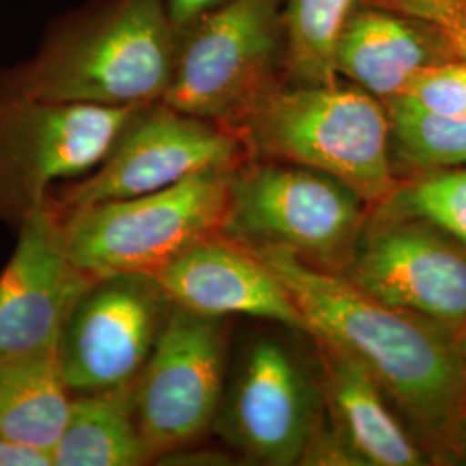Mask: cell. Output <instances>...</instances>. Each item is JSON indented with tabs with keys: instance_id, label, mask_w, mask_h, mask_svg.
<instances>
[{
	"instance_id": "9a60e30c",
	"label": "cell",
	"mask_w": 466,
	"mask_h": 466,
	"mask_svg": "<svg viewBox=\"0 0 466 466\" xmlns=\"http://www.w3.org/2000/svg\"><path fill=\"white\" fill-rule=\"evenodd\" d=\"M448 59L450 52L431 28L368 4L350 11L333 52L337 76L382 102L400 96L421 69Z\"/></svg>"
},
{
	"instance_id": "e0dca14e",
	"label": "cell",
	"mask_w": 466,
	"mask_h": 466,
	"mask_svg": "<svg viewBox=\"0 0 466 466\" xmlns=\"http://www.w3.org/2000/svg\"><path fill=\"white\" fill-rule=\"evenodd\" d=\"M73 392L57 344L0 358V435L54 450L66 425Z\"/></svg>"
},
{
	"instance_id": "d4e9b609",
	"label": "cell",
	"mask_w": 466,
	"mask_h": 466,
	"mask_svg": "<svg viewBox=\"0 0 466 466\" xmlns=\"http://www.w3.org/2000/svg\"><path fill=\"white\" fill-rule=\"evenodd\" d=\"M161 465H228L230 456L218 451H187L185 448L167 451L156 458Z\"/></svg>"
},
{
	"instance_id": "5b68a950",
	"label": "cell",
	"mask_w": 466,
	"mask_h": 466,
	"mask_svg": "<svg viewBox=\"0 0 466 466\" xmlns=\"http://www.w3.org/2000/svg\"><path fill=\"white\" fill-rule=\"evenodd\" d=\"M237 167H209L137 198L57 211L69 258L94 279L154 275L200 238L221 232Z\"/></svg>"
},
{
	"instance_id": "ac0fdd59",
	"label": "cell",
	"mask_w": 466,
	"mask_h": 466,
	"mask_svg": "<svg viewBox=\"0 0 466 466\" xmlns=\"http://www.w3.org/2000/svg\"><path fill=\"white\" fill-rule=\"evenodd\" d=\"M54 466H138L152 460L135 411V380L75 394Z\"/></svg>"
},
{
	"instance_id": "484cf974",
	"label": "cell",
	"mask_w": 466,
	"mask_h": 466,
	"mask_svg": "<svg viewBox=\"0 0 466 466\" xmlns=\"http://www.w3.org/2000/svg\"><path fill=\"white\" fill-rule=\"evenodd\" d=\"M225 2L228 0H167V5L177 30H180L194 19L202 16L204 13L215 9Z\"/></svg>"
},
{
	"instance_id": "2e32d148",
	"label": "cell",
	"mask_w": 466,
	"mask_h": 466,
	"mask_svg": "<svg viewBox=\"0 0 466 466\" xmlns=\"http://www.w3.org/2000/svg\"><path fill=\"white\" fill-rule=\"evenodd\" d=\"M340 441L358 465L418 466L425 458L383 400L382 387L346 350L318 342Z\"/></svg>"
},
{
	"instance_id": "7c38bea8",
	"label": "cell",
	"mask_w": 466,
	"mask_h": 466,
	"mask_svg": "<svg viewBox=\"0 0 466 466\" xmlns=\"http://www.w3.org/2000/svg\"><path fill=\"white\" fill-rule=\"evenodd\" d=\"M356 242L346 279L368 296L466 329V244L415 218L380 223Z\"/></svg>"
},
{
	"instance_id": "603a6c76",
	"label": "cell",
	"mask_w": 466,
	"mask_h": 466,
	"mask_svg": "<svg viewBox=\"0 0 466 466\" xmlns=\"http://www.w3.org/2000/svg\"><path fill=\"white\" fill-rule=\"evenodd\" d=\"M431 28L452 59L466 61V0H361Z\"/></svg>"
},
{
	"instance_id": "4fadbf2b",
	"label": "cell",
	"mask_w": 466,
	"mask_h": 466,
	"mask_svg": "<svg viewBox=\"0 0 466 466\" xmlns=\"http://www.w3.org/2000/svg\"><path fill=\"white\" fill-rule=\"evenodd\" d=\"M92 282L69 258L49 198L19 221L16 248L0 273V358L57 344L75 302Z\"/></svg>"
},
{
	"instance_id": "7402d4cb",
	"label": "cell",
	"mask_w": 466,
	"mask_h": 466,
	"mask_svg": "<svg viewBox=\"0 0 466 466\" xmlns=\"http://www.w3.org/2000/svg\"><path fill=\"white\" fill-rule=\"evenodd\" d=\"M383 104L444 116L466 115V61L448 59L421 69L400 96Z\"/></svg>"
},
{
	"instance_id": "cb8c5ba5",
	"label": "cell",
	"mask_w": 466,
	"mask_h": 466,
	"mask_svg": "<svg viewBox=\"0 0 466 466\" xmlns=\"http://www.w3.org/2000/svg\"><path fill=\"white\" fill-rule=\"evenodd\" d=\"M0 466H54L50 451L0 435Z\"/></svg>"
},
{
	"instance_id": "ffe728a7",
	"label": "cell",
	"mask_w": 466,
	"mask_h": 466,
	"mask_svg": "<svg viewBox=\"0 0 466 466\" xmlns=\"http://www.w3.org/2000/svg\"><path fill=\"white\" fill-rule=\"evenodd\" d=\"M390 146L400 159L421 169L466 167V115L444 116L385 106Z\"/></svg>"
},
{
	"instance_id": "ba28073f",
	"label": "cell",
	"mask_w": 466,
	"mask_h": 466,
	"mask_svg": "<svg viewBox=\"0 0 466 466\" xmlns=\"http://www.w3.org/2000/svg\"><path fill=\"white\" fill-rule=\"evenodd\" d=\"M246 159V146L230 127L157 100L138 106L99 165L50 202L59 213H69L150 194L204 169L237 167Z\"/></svg>"
},
{
	"instance_id": "3957f363",
	"label": "cell",
	"mask_w": 466,
	"mask_h": 466,
	"mask_svg": "<svg viewBox=\"0 0 466 466\" xmlns=\"http://www.w3.org/2000/svg\"><path fill=\"white\" fill-rule=\"evenodd\" d=\"M232 130L249 157L327 173L361 200H382L394 190L387 107L356 85L283 82Z\"/></svg>"
},
{
	"instance_id": "30bf717a",
	"label": "cell",
	"mask_w": 466,
	"mask_h": 466,
	"mask_svg": "<svg viewBox=\"0 0 466 466\" xmlns=\"http://www.w3.org/2000/svg\"><path fill=\"white\" fill-rule=\"evenodd\" d=\"M171 309L173 302L152 275L115 273L94 279L75 302L57 342L73 396L135 380Z\"/></svg>"
},
{
	"instance_id": "5bb4252c",
	"label": "cell",
	"mask_w": 466,
	"mask_h": 466,
	"mask_svg": "<svg viewBox=\"0 0 466 466\" xmlns=\"http://www.w3.org/2000/svg\"><path fill=\"white\" fill-rule=\"evenodd\" d=\"M175 306L206 317L248 315L306 330L269 268L246 246L215 233L152 275Z\"/></svg>"
},
{
	"instance_id": "4316f807",
	"label": "cell",
	"mask_w": 466,
	"mask_h": 466,
	"mask_svg": "<svg viewBox=\"0 0 466 466\" xmlns=\"http://www.w3.org/2000/svg\"><path fill=\"white\" fill-rule=\"evenodd\" d=\"M461 348H463V352H465V358H466V340L461 344Z\"/></svg>"
},
{
	"instance_id": "52a82bcc",
	"label": "cell",
	"mask_w": 466,
	"mask_h": 466,
	"mask_svg": "<svg viewBox=\"0 0 466 466\" xmlns=\"http://www.w3.org/2000/svg\"><path fill=\"white\" fill-rule=\"evenodd\" d=\"M137 107L0 94V219L19 225L56 182L88 175Z\"/></svg>"
},
{
	"instance_id": "7a4b0ae2",
	"label": "cell",
	"mask_w": 466,
	"mask_h": 466,
	"mask_svg": "<svg viewBox=\"0 0 466 466\" xmlns=\"http://www.w3.org/2000/svg\"><path fill=\"white\" fill-rule=\"evenodd\" d=\"M178 30L167 0H92L50 25L34 56L0 71V94L135 107L163 100Z\"/></svg>"
},
{
	"instance_id": "d6986e66",
	"label": "cell",
	"mask_w": 466,
	"mask_h": 466,
	"mask_svg": "<svg viewBox=\"0 0 466 466\" xmlns=\"http://www.w3.org/2000/svg\"><path fill=\"white\" fill-rule=\"evenodd\" d=\"M361 0H287L285 82L294 85L337 82L333 52L339 32Z\"/></svg>"
},
{
	"instance_id": "8fae6325",
	"label": "cell",
	"mask_w": 466,
	"mask_h": 466,
	"mask_svg": "<svg viewBox=\"0 0 466 466\" xmlns=\"http://www.w3.org/2000/svg\"><path fill=\"white\" fill-rule=\"evenodd\" d=\"M319 425L315 383L292 350L265 337L225 385L211 431L256 463L289 466L302 461Z\"/></svg>"
},
{
	"instance_id": "44dd1931",
	"label": "cell",
	"mask_w": 466,
	"mask_h": 466,
	"mask_svg": "<svg viewBox=\"0 0 466 466\" xmlns=\"http://www.w3.org/2000/svg\"><path fill=\"white\" fill-rule=\"evenodd\" d=\"M400 217L415 218L466 244V167H442L396 196Z\"/></svg>"
},
{
	"instance_id": "277c9868",
	"label": "cell",
	"mask_w": 466,
	"mask_h": 466,
	"mask_svg": "<svg viewBox=\"0 0 466 466\" xmlns=\"http://www.w3.org/2000/svg\"><path fill=\"white\" fill-rule=\"evenodd\" d=\"M287 0H228L178 30L163 102L230 127L285 82Z\"/></svg>"
},
{
	"instance_id": "8992f818",
	"label": "cell",
	"mask_w": 466,
	"mask_h": 466,
	"mask_svg": "<svg viewBox=\"0 0 466 466\" xmlns=\"http://www.w3.org/2000/svg\"><path fill=\"white\" fill-rule=\"evenodd\" d=\"M361 225V199L330 175L249 157L233 169L219 233L246 248H280L315 267H335L348 263Z\"/></svg>"
},
{
	"instance_id": "6da1fadb",
	"label": "cell",
	"mask_w": 466,
	"mask_h": 466,
	"mask_svg": "<svg viewBox=\"0 0 466 466\" xmlns=\"http://www.w3.org/2000/svg\"><path fill=\"white\" fill-rule=\"evenodd\" d=\"M282 283L318 342L361 361L387 394L433 437L466 413V358L452 330L375 299L290 250L248 248Z\"/></svg>"
},
{
	"instance_id": "9c48e42d",
	"label": "cell",
	"mask_w": 466,
	"mask_h": 466,
	"mask_svg": "<svg viewBox=\"0 0 466 466\" xmlns=\"http://www.w3.org/2000/svg\"><path fill=\"white\" fill-rule=\"evenodd\" d=\"M225 318L173 304L135 379V411L152 460L211 431L227 385Z\"/></svg>"
}]
</instances>
